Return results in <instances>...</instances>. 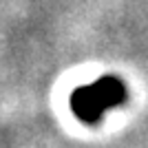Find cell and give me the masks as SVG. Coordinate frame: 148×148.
Instances as JSON below:
<instances>
[{"mask_svg": "<svg viewBox=\"0 0 148 148\" xmlns=\"http://www.w3.org/2000/svg\"><path fill=\"white\" fill-rule=\"evenodd\" d=\"M124 102V88L117 80L104 77L91 86L77 88L73 95V111L80 115L84 122H95L102 117L104 108L113 104Z\"/></svg>", "mask_w": 148, "mask_h": 148, "instance_id": "6da1fadb", "label": "cell"}]
</instances>
